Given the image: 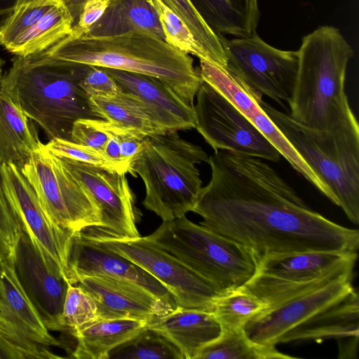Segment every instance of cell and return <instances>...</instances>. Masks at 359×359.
I'll list each match as a JSON object with an SVG mask.
<instances>
[{"mask_svg": "<svg viewBox=\"0 0 359 359\" xmlns=\"http://www.w3.org/2000/svg\"><path fill=\"white\" fill-rule=\"evenodd\" d=\"M93 109L102 119L120 127L132 129L146 136L163 134L154 124L140 102L132 95L121 91L116 97H89Z\"/></svg>", "mask_w": 359, "mask_h": 359, "instance_id": "83f0119b", "label": "cell"}, {"mask_svg": "<svg viewBox=\"0 0 359 359\" xmlns=\"http://www.w3.org/2000/svg\"><path fill=\"white\" fill-rule=\"evenodd\" d=\"M80 286L96 304L99 320L131 318L151 321L175 309L142 287L106 276L79 277Z\"/></svg>", "mask_w": 359, "mask_h": 359, "instance_id": "d6986e66", "label": "cell"}, {"mask_svg": "<svg viewBox=\"0 0 359 359\" xmlns=\"http://www.w3.org/2000/svg\"><path fill=\"white\" fill-rule=\"evenodd\" d=\"M69 269L70 284L79 277L106 276L134 283L173 309L178 305L168 290L142 267L126 257L83 237L74 234L70 249Z\"/></svg>", "mask_w": 359, "mask_h": 359, "instance_id": "e0dca14e", "label": "cell"}, {"mask_svg": "<svg viewBox=\"0 0 359 359\" xmlns=\"http://www.w3.org/2000/svg\"><path fill=\"white\" fill-rule=\"evenodd\" d=\"M109 4L110 0H86L71 34L76 36L88 34L93 25L104 15Z\"/></svg>", "mask_w": 359, "mask_h": 359, "instance_id": "ab89813d", "label": "cell"}, {"mask_svg": "<svg viewBox=\"0 0 359 359\" xmlns=\"http://www.w3.org/2000/svg\"><path fill=\"white\" fill-rule=\"evenodd\" d=\"M291 359L276 346L264 345L251 340L243 329L222 330L221 336L205 346L196 359Z\"/></svg>", "mask_w": 359, "mask_h": 359, "instance_id": "f1b7e54d", "label": "cell"}, {"mask_svg": "<svg viewBox=\"0 0 359 359\" xmlns=\"http://www.w3.org/2000/svg\"><path fill=\"white\" fill-rule=\"evenodd\" d=\"M147 327L175 344L183 359H196L203 348L222 333V326L212 312L180 306L154 318Z\"/></svg>", "mask_w": 359, "mask_h": 359, "instance_id": "7402d4cb", "label": "cell"}, {"mask_svg": "<svg viewBox=\"0 0 359 359\" xmlns=\"http://www.w3.org/2000/svg\"><path fill=\"white\" fill-rule=\"evenodd\" d=\"M158 14L166 43L184 53L209 60L189 29L170 8L163 4Z\"/></svg>", "mask_w": 359, "mask_h": 359, "instance_id": "e575fe53", "label": "cell"}, {"mask_svg": "<svg viewBox=\"0 0 359 359\" xmlns=\"http://www.w3.org/2000/svg\"><path fill=\"white\" fill-rule=\"evenodd\" d=\"M73 26V19L60 0L6 50L15 56H27L42 53L70 34Z\"/></svg>", "mask_w": 359, "mask_h": 359, "instance_id": "4316f807", "label": "cell"}, {"mask_svg": "<svg viewBox=\"0 0 359 359\" xmlns=\"http://www.w3.org/2000/svg\"><path fill=\"white\" fill-rule=\"evenodd\" d=\"M154 9L158 13L163 3L161 0H147Z\"/></svg>", "mask_w": 359, "mask_h": 359, "instance_id": "ee69618b", "label": "cell"}, {"mask_svg": "<svg viewBox=\"0 0 359 359\" xmlns=\"http://www.w3.org/2000/svg\"><path fill=\"white\" fill-rule=\"evenodd\" d=\"M200 60L203 81L230 100L278 150L290 165L331 202L333 196L328 187L291 146L259 105L261 97L252 91L226 67L206 59Z\"/></svg>", "mask_w": 359, "mask_h": 359, "instance_id": "9a60e30c", "label": "cell"}, {"mask_svg": "<svg viewBox=\"0 0 359 359\" xmlns=\"http://www.w3.org/2000/svg\"><path fill=\"white\" fill-rule=\"evenodd\" d=\"M209 156L198 145L180 137L177 132L147 136L128 172L143 180V205L163 221L193 212L202 189L197 165Z\"/></svg>", "mask_w": 359, "mask_h": 359, "instance_id": "5b68a950", "label": "cell"}, {"mask_svg": "<svg viewBox=\"0 0 359 359\" xmlns=\"http://www.w3.org/2000/svg\"><path fill=\"white\" fill-rule=\"evenodd\" d=\"M22 230L0 178V262L13 256Z\"/></svg>", "mask_w": 359, "mask_h": 359, "instance_id": "d590c367", "label": "cell"}, {"mask_svg": "<svg viewBox=\"0 0 359 359\" xmlns=\"http://www.w3.org/2000/svg\"><path fill=\"white\" fill-rule=\"evenodd\" d=\"M50 333L16 276L14 255L0 262V350L4 358H60Z\"/></svg>", "mask_w": 359, "mask_h": 359, "instance_id": "30bf717a", "label": "cell"}, {"mask_svg": "<svg viewBox=\"0 0 359 359\" xmlns=\"http://www.w3.org/2000/svg\"><path fill=\"white\" fill-rule=\"evenodd\" d=\"M101 120L80 118L76 121L71 132V141L102 152L110 135L101 125Z\"/></svg>", "mask_w": 359, "mask_h": 359, "instance_id": "74e56055", "label": "cell"}, {"mask_svg": "<svg viewBox=\"0 0 359 359\" xmlns=\"http://www.w3.org/2000/svg\"><path fill=\"white\" fill-rule=\"evenodd\" d=\"M0 358H4V355H3L2 352L1 351V350H0Z\"/></svg>", "mask_w": 359, "mask_h": 359, "instance_id": "bcb514c9", "label": "cell"}, {"mask_svg": "<svg viewBox=\"0 0 359 359\" xmlns=\"http://www.w3.org/2000/svg\"><path fill=\"white\" fill-rule=\"evenodd\" d=\"M228 69L252 91L267 96L283 107L294 90L298 50L273 47L255 34L228 39L219 34Z\"/></svg>", "mask_w": 359, "mask_h": 359, "instance_id": "8fae6325", "label": "cell"}, {"mask_svg": "<svg viewBox=\"0 0 359 359\" xmlns=\"http://www.w3.org/2000/svg\"><path fill=\"white\" fill-rule=\"evenodd\" d=\"M187 26L206 53L208 60L226 67L227 58L219 36L199 12L191 0H161Z\"/></svg>", "mask_w": 359, "mask_h": 359, "instance_id": "1f68e13d", "label": "cell"}, {"mask_svg": "<svg viewBox=\"0 0 359 359\" xmlns=\"http://www.w3.org/2000/svg\"><path fill=\"white\" fill-rule=\"evenodd\" d=\"M353 276H343L274 308L262 312L243 327L253 341L276 346L286 332L344 298L353 290Z\"/></svg>", "mask_w": 359, "mask_h": 359, "instance_id": "2e32d148", "label": "cell"}, {"mask_svg": "<svg viewBox=\"0 0 359 359\" xmlns=\"http://www.w3.org/2000/svg\"><path fill=\"white\" fill-rule=\"evenodd\" d=\"M81 234L133 262L163 284L178 306L212 312L224 292L146 236L118 238L88 228Z\"/></svg>", "mask_w": 359, "mask_h": 359, "instance_id": "ba28073f", "label": "cell"}, {"mask_svg": "<svg viewBox=\"0 0 359 359\" xmlns=\"http://www.w3.org/2000/svg\"><path fill=\"white\" fill-rule=\"evenodd\" d=\"M80 86L89 97L109 98L118 95L121 89L104 68L90 66Z\"/></svg>", "mask_w": 359, "mask_h": 359, "instance_id": "f35d334b", "label": "cell"}, {"mask_svg": "<svg viewBox=\"0 0 359 359\" xmlns=\"http://www.w3.org/2000/svg\"><path fill=\"white\" fill-rule=\"evenodd\" d=\"M148 323L131 318L97 320L72 334L77 343L71 357L108 359L111 351L137 334Z\"/></svg>", "mask_w": 359, "mask_h": 359, "instance_id": "484cf974", "label": "cell"}, {"mask_svg": "<svg viewBox=\"0 0 359 359\" xmlns=\"http://www.w3.org/2000/svg\"><path fill=\"white\" fill-rule=\"evenodd\" d=\"M68 9L74 21V25L78 21L83 6L86 0H61ZM111 1V0H110Z\"/></svg>", "mask_w": 359, "mask_h": 359, "instance_id": "7bdbcfd3", "label": "cell"}, {"mask_svg": "<svg viewBox=\"0 0 359 359\" xmlns=\"http://www.w3.org/2000/svg\"><path fill=\"white\" fill-rule=\"evenodd\" d=\"M238 13L241 36L256 34L260 15L258 0H239Z\"/></svg>", "mask_w": 359, "mask_h": 359, "instance_id": "60d3db41", "label": "cell"}, {"mask_svg": "<svg viewBox=\"0 0 359 359\" xmlns=\"http://www.w3.org/2000/svg\"><path fill=\"white\" fill-rule=\"evenodd\" d=\"M25 114L0 90V165L13 163L20 168L42 144Z\"/></svg>", "mask_w": 359, "mask_h": 359, "instance_id": "cb8c5ba5", "label": "cell"}, {"mask_svg": "<svg viewBox=\"0 0 359 359\" xmlns=\"http://www.w3.org/2000/svg\"><path fill=\"white\" fill-rule=\"evenodd\" d=\"M16 276L50 331L64 332L62 311L69 283L47 268L22 231L14 253Z\"/></svg>", "mask_w": 359, "mask_h": 359, "instance_id": "ac0fdd59", "label": "cell"}, {"mask_svg": "<svg viewBox=\"0 0 359 359\" xmlns=\"http://www.w3.org/2000/svg\"><path fill=\"white\" fill-rule=\"evenodd\" d=\"M89 67L45 52L15 56L0 76V90L39 125L49 140L71 141L76 121L102 119L80 86Z\"/></svg>", "mask_w": 359, "mask_h": 359, "instance_id": "7a4b0ae2", "label": "cell"}, {"mask_svg": "<svg viewBox=\"0 0 359 359\" xmlns=\"http://www.w3.org/2000/svg\"><path fill=\"white\" fill-rule=\"evenodd\" d=\"M33 186L48 217L72 234L99 227V210L54 154L41 144L21 168Z\"/></svg>", "mask_w": 359, "mask_h": 359, "instance_id": "9c48e42d", "label": "cell"}, {"mask_svg": "<svg viewBox=\"0 0 359 359\" xmlns=\"http://www.w3.org/2000/svg\"><path fill=\"white\" fill-rule=\"evenodd\" d=\"M0 178L22 231L28 236L47 268L70 283L69 260L74 234L60 228L48 217L21 168L13 163H3L0 165Z\"/></svg>", "mask_w": 359, "mask_h": 359, "instance_id": "4fadbf2b", "label": "cell"}, {"mask_svg": "<svg viewBox=\"0 0 359 359\" xmlns=\"http://www.w3.org/2000/svg\"><path fill=\"white\" fill-rule=\"evenodd\" d=\"M43 52L72 62L155 77L191 106L203 83L189 54L144 32L106 36L70 34Z\"/></svg>", "mask_w": 359, "mask_h": 359, "instance_id": "3957f363", "label": "cell"}, {"mask_svg": "<svg viewBox=\"0 0 359 359\" xmlns=\"http://www.w3.org/2000/svg\"><path fill=\"white\" fill-rule=\"evenodd\" d=\"M267 308L259 297L242 286L222 293L215 300L212 313L222 330H240Z\"/></svg>", "mask_w": 359, "mask_h": 359, "instance_id": "4dcf8cb0", "label": "cell"}, {"mask_svg": "<svg viewBox=\"0 0 359 359\" xmlns=\"http://www.w3.org/2000/svg\"><path fill=\"white\" fill-rule=\"evenodd\" d=\"M104 69L123 91L140 102L162 133L195 128L194 106L187 104L159 79L138 73Z\"/></svg>", "mask_w": 359, "mask_h": 359, "instance_id": "ffe728a7", "label": "cell"}, {"mask_svg": "<svg viewBox=\"0 0 359 359\" xmlns=\"http://www.w3.org/2000/svg\"><path fill=\"white\" fill-rule=\"evenodd\" d=\"M108 359H183L179 348L147 326L135 337L114 348Z\"/></svg>", "mask_w": 359, "mask_h": 359, "instance_id": "d6a6232c", "label": "cell"}, {"mask_svg": "<svg viewBox=\"0 0 359 359\" xmlns=\"http://www.w3.org/2000/svg\"><path fill=\"white\" fill-rule=\"evenodd\" d=\"M357 252L304 251L258 259L257 272L290 282L353 276Z\"/></svg>", "mask_w": 359, "mask_h": 359, "instance_id": "44dd1931", "label": "cell"}, {"mask_svg": "<svg viewBox=\"0 0 359 359\" xmlns=\"http://www.w3.org/2000/svg\"><path fill=\"white\" fill-rule=\"evenodd\" d=\"M99 320L95 303L80 286L69 283L62 311L64 332H74Z\"/></svg>", "mask_w": 359, "mask_h": 359, "instance_id": "836d02e7", "label": "cell"}, {"mask_svg": "<svg viewBox=\"0 0 359 359\" xmlns=\"http://www.w3.org/2000/svg\"><path fill=\"white\" fill-rule=\"evenodd\" d=\"M297 50V74L288 102L292 118L324 130L358 121L345 93L346 68L354 52L339 29L318 27L302 38Z\"/></svg>", "mask_w": 359, "mask_h": 359, "instance_id": "277c9868", "label": "cell"}, {"mask_svg": "<svg viewBox=\"0 0 359 359\" xmlns=\"http://www.w3.org/2000/svg\"><path fill=\"white\" fill-rule=\"evenodd\" d=\"M53 154L114 170L102 152L88 146L62 139H53L45 144ZM115 171V170H114Z\"/></svg>", "mask_w": 359, "mask_h": 359, "instance_id": "8d00e7d4", "label": "cell"}, {"mask_svg": "<svg viewBox=\"0 0 359 359\" xmlns=\"http://www.w3.org/2000/svg\"><path fill=\"white\" fill-rule=\"evenodd\" d=\"M359 297L354 289L341 299L284 334L278 344L296 341H322L328 339H350L358 341Z\"/></svg>", "mask_w": 359, "mask_h": 359, "instance_id": "603a6c76", "label": "cell"}, {"mask_svg": "<svg viewBox=\"0 0 359 359\" xmlns=\"http://www.w3.org/2000/svg\"><path fill=\"white\" fill-rule=\"evenodd\" d=\"M193 210L209 230L258 259L304 251L357 252L359 232L311 210L264 159L219 150Z\"/></svg>", "mask_w": 359, "mask_h": 359, "instance_id": "6da1fadb", "label": "cell"}, {"mask_svg": "<svg viewBox=\"0 0 359 359\" xmlns=\"http://www.w3.org/2000/svg\"><path fill=\"white\" fill-rule=\"evenodd\" d=\"M108 133L110 135V137L107 141L102 153L112 165L115 171L127 173V170L123 165L120 153L118 139L115 135L110 133Z\"/></svg>", "mask_w": 359, "mask_h": 359, "instance_id": "b9f144b4", "label": "cell"}, {"mask_svg": "<svg viewBox=\"0 0 359 359\" xmlns=\"http://www.w3.org/2000/svg\"><path fill=\"white\" fill-rule=\"evenodd\" d=\"M4 63V60L0 57V76L2 74V67H3Z\"/></svg>", "mask_w": 359, "mask_h": 359, "instance_id": "f6af8a7d", "label": "cell"}, {"mask_svg": "<svg viewBox=\"0 0 359 359\" xmlns=\"http://www.w3.org/2000/svg\"><path fill=\"white\" fill-rule=\"evenodd\" d=\"M257 101L291 146L328 187L333 203L359 222V126L358 121L331 130L306 126L289 113Z\"/></svg>", "mask_w": 359, "mask_h": 359, "instance_id": "8992f818", "label": "cell"}, {"mask_svg": "<svg viewBox=\"0 0 359 359\" xmlns=\"http://www.w3.org/2000/svg\"><path fill=\"white\" fill-rule=\"evenodd\" d=\"M55 157L63 169L85 190L99 210L100 226L90 228L118 238L140 236L136 226L135 198L126 173Z\"/></svg>", "mask_w": 359, "mask_h": 359, "instance_id": "5bb4252c", "label": "cell"}, {"mask_svg": "<svg viewBox=\"0 0 359 359\" xmlns=\"http://www.w3.org/2000/svg\"><path fill=\"white\" fill-rule=\"evenodd\" d=\"M60 0H0V46L7 50Z\"/></svg>", "mask_w": 359, "mask_h": 359, "instance_id": "f546056e", "label": "cell"}, {"mask_svg": "<svg viewBox=\"0 0 359 359\" xmlns=\"http://www.w3.org/2000/svg\"><path fill=\"white\" fill-rule=\"evenodd\" d=\"M144 32L164 40L158 14L147 0H111L87 35L116 36Z\"/></svg>", "mask_w": 359, "mask_h": 359, "instance_id": "d4e9b609", "label": "cell"}, {"mask_svg": "<svg viewBox=\"0 0 359 359\" xmlns=\"http://www.w3.org/2000/svg\"><path fill=\"white\" fill-rule=\"evenodd\" d=\"M146 237L222 292L243 286L257 271L251 251L186 216L163 221Z\"/></svg>", "mask_w": 359, "mask_h": 359, "instance_id": "52a82bcc", "label": "cell"}, {"mask_svg": "<svg viewBox=\"0 0 359 359\" xmlns=\"http://www.w3.org/2000/svg\"><path fill=\"white\" fill-rule=\"evenodd\" d=\"M196 97L195 128L215 151L279 161L282 156L278 150L222 94L203 81Z\"/></svg>", "mask_w": 359, "mask_h": 359, "instance_id": "7c38bea8", "label": "cell"}]
</instances>
